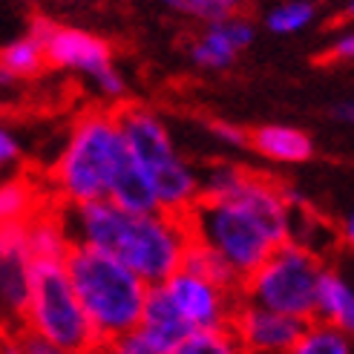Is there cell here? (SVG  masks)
I'll list each match as a JSON object with an SVG mask.
<instances>
[{"mask_svg":"<svg viewBox=\"0 0 354 354\" xmlns=\"http://www.w3.org/2000/svg\"><path fill=\"white\" fill-rule=\"evenodd\" d=\"M291 354H354V340L323 320H308Z\"/></svg>","mask_w":354,"mask_h":354,"instance_id":"cell-21","label":"cell"},{"mask_svg":"<svg viewBox=\"0 0 354 354\" xmlns=\"http://www.w3.org/2000/svg\"><path fill=\"white\" fill-rule=\"evenodd\" d=\"M107 199L124 210H130V214H153L158 210V199H156V190L150 185V179L145 176L136 165V158L127 156L118 162L113 179H110V187H107Z\"/></svg>","mask_w":354,"mask_h":354,"instance_id":"cell-14","label":"cell"},{"mask_svg":"<svg viewBox=\"0 0 354 354\" xmlns=\"http://www.w3.org/2000/svg\"><path fill=\"white\" fill-rule=\"evenodd\" d=\"M44 66H46L44 46L29 32L24 38H15L0 46V86H12L17 81L41 75Z\"/></svg>","mask_w":354,"mask_h":354,"instance_id":"cell-17","label":"cell"},{"mask_svg":"<svg viewBox=\"0 0 354 354\" xmlns=\"http://www.w3.org/2000/svg\"><path fill=\"white\" fill-rule=\"evenodd\" d=\"M317 3L314 0H282L265 15V29L274 35H297L314 24Z\"/></svg>","mask_w":354,"mask_h":354,"instance_id":"cell-23","label":"cell"},{"mask_svg":"<svg viewBox=\"0 0 354 354\" xmlns=\"http://www.w3.org/2000/svg\"><path fill=\"white\" fill-rule=\"evenodd\" d=\"M231 328L239 340L242 354H291L306 323L239 299Z\"/></svg>","mask_w":354,"mask_h":354,"instance_id":"cell-10","label":"cell"},{"mask_svg":"<svg viewBox=\"0 0 354 354\" xmlns=\"http://www.w3.org/2000/svg\"><path fill=\"white\" fill-rule=\"evenodd\" d=\"M95 84V90L104 95V98H110V101H121L124 93H127V81H124V75L118 73L115 66H107L101 75L93 78Z\"/></svg>","mask_w":354,"mask_h":354,"instance_id":"cell-28","label":"cell"},{"mask_svg":"<svg viewBox=\"0 0 354 354\" xmlns=\"http://www.w3.org/2000/svg\"><path fill=\"white\" fill-rule=\"evenodd\" d=\"M44 205L38 187L29 179H6L0 182V225L3 222H29Z\"/></svg>","mask_w":354,"mask_h":354,"instance_id":"cell-20","label":"cell"},{"mask_svg":"<svg viewBox=\"0 0 354 354\" xmlns=\"http://www.w3.org/2000/svg\"><path fill=\"white\" fill-rule=\"evenodd\" d=\"M29 257H0V323H17L29 294Z\"/></svg>","mask_w":354,"mask_h":354,"instance_id":"cell-18","label":"cell"},{"mask_svg":"<svg viewBox=\"0 0 354 354\" xmlns=\"http://www.w3.org/2000/svg\"><path fill=\"white\" fill-rule=\"evenodd\" d=\"M323 271L326 265L320 257L288 239L277 245L268 259L242 279L239 299L308 323L314 320L317 288H320Z\"/></svg>","mask_w":354,"mask_h":354,"instance_id":"cell-7","label":"cell"},{"mask_svg":"<svg viewBox=\"0 0 354 354\" xmlns=\"http://www.w3.org/2000/svg\"><path fill=\"white\" fill-rule=\"evenodd\" d=\"M251 147L282 165H303L314 156V138L288 124H262L251 133Z\"/></svg>","mask_w":354,"mask_h":354,"instance_id":"cell-13","label":"cell"},{"mask_svg":"<svg viewBox=\"0 0 354 354\" xmlns=\"http://www.w3.org/2000/svg\"><path fill=\"white\" fill-rule=\"evenodd\" d=\"M185 222L190 236L216 251L236 271L239 279L257 271L277 245L288 242L257 210L239 202L199 199L185 214Z\"/></svg>","mask_w":354,"mask_h":354,"instance_id":"cell-6","label":"cell"},{"mask_svg":"<svg viewBox=\"0 0 354 354\" xmlns=\"http://www.w3.org/2000/svg\"><path fill=\"white\" fill-rule=\"evenodd\" d=\"M331 115L337 118V121H343V124H351L354 127V98H346V101H337L331 107Z\"/></svg>","mask_w":354,"mask_h":354,"instance_id":"cell-31","label":"cell"},{"mask_svg":"<svg viewBox=\"0 0 354 354\" xmlns=\"http://www.w3.org/2000/svg\"><path fill=\"white\" fill-rule=\"evenodd\" d=\"M136 331L145 337V343L153 348V354H167L190 328L182 320V314L176 311V306L170 303L165 288L150 286L147 303H145V311H141V320H138Z\"/></svg>","mask_w":354,"mask_h":354,"instance_id":"cell-12","label":"cell"},{"mask_svg":"<svg viewBox=\"0 0 354 354\" xmlns=\"http://www.w3.org/2000/svg\"><path fill=\"white\" fill-rule=\"evenodd\" d=\"M73 248V236L66 231V222L61 210H49L41 207L29 222H26V251L29 259H58L64 262V257Z\"/></svg>","mask_w":354,"mask_h":354,"instance_id":"cell-16","label":"cell"},{"mask_svg":"<svg viewBox=\"0 0 354 354\" xmlns=\"http://www.w3.org/2000/svg\"><path fill=\"white\" fill-rule=\"evenodd\" d=\"M167 354H242L231 326L222 328H190Z\"/></svg>","mask_w":354,"mask_h":354,"instance_id":"cell-22","label":"cell"},{"mask_svg":"<svg viewBox=\"0 0 354 354\" xmlns=\"http://www.w3.org/2000/svg\"><path fill=\"white\" fill-rule=\"evenodd\" d=\"M182 268L202 277V279L216 282V286H222V288H231V291H239V286H242V279L236 277V271L231 268V265H227L216 251H210L207 245H202L196 239H190L185 259H182Z\"/></svg>","mask_w":354,"mask_h":354,"instance_id":"cell-19","label":"cell"},{"mask_svg":"<svg viewBox=\"0 0 354 354\" xmlns=\"http://www.w3.org/2000/svg\"><path fill=\"white\" fill-rule=\"evenodd\" d=\"M165 294L170 297V303L176 311L182 314V320L187 328H222L231 326L236 306H239V291L222 288L216 282L202 279L196 274H190L179 268L162 282Z\"/></svg>","mask_w":354,"mask_h":354,"instance_id":"cell-9","label":"cell"},{"mask_svg":"<svg viewBox=\"0 0 354 354\" xmlns=\"http://www.w3.org/2000/svg\"><path fill=\"white\" fill-rule=\"evenodd\" d=\"M254 41V24L245 21L239 15L231 17H219V21H210L202 35L190 44V61L210 69V73H219L227 69L242 49H248Z\"/></svg>","mask_w":354,"mask_h":354,"instance_id":"cell-11","label":"cell"},{"mask_svg":"<svg viewBox=\"0 0 354 354\" xmlns=\"http://www.w3.org/2000/svg\"><path fill=\"white\" fill-rule=\"evenodd\" d=\"M17 326L49 348L64 354H95L101 337L84 314L64 262L35 259L29 268V294Z\"/></svg>","mask_w":354,"mask_h":354,"instance_id":"cell-5","label":"cell"},{"mask_svg":"<svg viewBox=\"0 0 354 354\" xmlns=\"http://www.w3.org/2000/svg\"><path fill=\"white\" fill-rule=\"evenodd\" d=\"M214 6L219 9L222 17H231V15H239V9L245 6V0H214Z\"/></svg>","mask_w":354,"mask_h":354,"instance_id":"cell-32","label":"cell"},{"mask_svg":"<svg viewBox=\"0 0 354 354\" xmlns=\"http://www.w3.org/2000/svg\"><path fill=\"white\" fill-rule=\"evenodd\" d=\"M210 133H214L216 141H222V145H227V147H236V150L251 147V133L236 127V124H231V121H210Z\"/></svg>","mask_w":354,"mask_h":354,"instance_id":"cell-27","label":"cell"},{"mask_svg":"<svg viewBox=\"0 0 354 354\" xmlns=\"http://www.w3.org/2000/svg\"><path fill=\"white\" fill-rule=\"evenodd\" d=\"M346 17H354V0H348V3H346Z\"/></svg>","mask_w":354,"mask_h":354,"instance_id":"cell-34","label":"cell"},{"mask_svg":"<svg viewBox=\"0 0 354 354\" xmlns=\"http://www.w3.org/2000/svg\"><path fill=\"white\" fill-rule=\"evenodd\" d=\"M17 156H21L17 136H15L9 127H0V170H6L9 165H15Z\"/></svg>","mask_w":354,"mask_h":354,"instance_id":"cell-29","label":"cell"},{"mask_svg":"<svg viewBox=\"0 0 354 354\" xmlns=\"http://www.w3.org/2000/svg\"><path fill=\"white\" fill-rule=\"evenodd\" d=\"M0 354H64L32 337L17 323H0Z\"/></svg>","mask_w":354,"mask_h":354,"instance_id":"cell-24","label":"cell"},{"mask_svg":"<svg viewBox=\"0 0 354 354\" xmlns=\"http://www.w3.org/2000/svg\"><path fill=\"white\" fill-rule=\"evenodd\" d=\"M127 156L115 110H90L75 118L69 138L52 167V185L61 205H86L107 199L110 179Z\"/></svg>","mask_w":354,"mask_h":354,"instance_id":"cell-3","label":"cell"},{"mask_svg":"<svg viewBox=\"0 0 354 354\" xmlns=\"http://www.w3.org/2000/svg\"><path fill=\"white\" fill-rule=\"evenodd\" d=\"M29 35L35 41H41L46 64L58 69H69V73H78L93 81L107 66H113L110 44L86 29L64 26V24L49 21V17H35L29 26Z\"/></svg>","mask_w":354,"mask_h":354,"instance_id":"cell-8","label":"cell"},{"mask_svg":"<svg viewBox=\"0 0 354 354\" xmlns=\"http://www.w3.org/2000/svg\"><path fill=\"white\" fill-rule=\"evenodd\" d=\"M66 231L78 245H90L127 265L147 286L162 282L182 268L190 231L185 216L165 210L153 214H130L110 199L86 205H61Z\"/></svg>","mask_w":354,"mask_h":354,"instance_id":"cell-1","label":"cell"},{"mask_svg":"<svg viewBox=\"0 0 354 354\" xmlns=\"http://www.w3.org/2000/svg\"><path fill=\"white\" fill-rule=\"evenodd\" d=\"M115 121L130 156L156 190L158 210L185 216L199 202V173L179 156L162 115L145 104H118Z\"/></svg>","mask_w":354,"mask_h":354,"instance_id":"cell-4","label":"cell"},{"mask_svg":"<svg viewBox=\"0 0 354 354\" xmlns=\"http://www.w3.org/2000/svg\"><path fill=\"white\" fill-rule=\"evenodd\" d=\"M95 354H153V348L145 343V337L133 328L127 334H118V337L110 340H101Z\"/></svg>","mask_w":354,"mask_h":354,"instance_id":"cell-26","label":"cell"},{"mask_svg":"<svg viewBox=\"0 0 354 354\" xmlns=\"http://www.w3.org/2000/svg\"><path fill=\"white\" fill-rule=\"evenodd\" d=\"M340 239H343L348 248H354V210L346 216V222H343V227H340Z\"/></svg>","mask_w":354,"mask_h":354,"instance_id":"cell-33","label":"cell"},{"mask_svg":"<svg viewBox=\"0 0 354 354\" xmlns=\"http://www.w3.org/2000/svg\"><path fill=\"white\" fill-rule=\"evenodd\" d=\"M162 6H167L170 12H179L185 17H196L202 24H210V21H219V9L214 6V0H158Z\"/></svg>","mask_w":354,"mask_h":354,"instance_id":"cell-25","label":"cell"},{"mask_svg":"<svg viewBox=\"0 0 354 354\" xmlns=\"http://www.w3.org/2000/svg\"><path fill=\"white\" fill-rule=\"evenodd\" d=\"M64 268L84 314L90 317L101 340L127 334L138 326L150 286L127 265L98 248L73 242L69 254L64 257Z\"/></svg>","mask_w":354,"mask_h":354,"instance_id":"cell-2","label":"cell"},{"mask_svg":"<svg viewBox=\"0 0 354 354\" xmlns=\"http://www.w3.org/2000/svg\"><path fill=\"white\" fill-rule=\"evenodd\" d=\"M314 320H323L354 337V286L337 271L326 268L317 288Z\"/></svg>","mask_w":354,"mask_h":354,"instance_id":"cell-15","label":"cell"},{"mask_svg":"<svg viewBox=\"0 0 354 354\" xmlns=\"http://www.w3.org/2000/svg\"><path fill=\"white\" fill-rule=\"evenodd\" d=\"M326 61H334V64L354 61V32H343L340 38L328 46V52H326Z\"/></svg>","mask_w":354,"mask_h":354,"instance_id":"cell-30","label":"cell"}]
</instances>
